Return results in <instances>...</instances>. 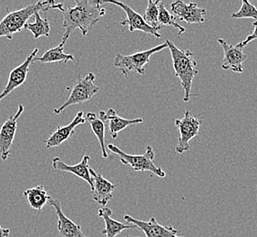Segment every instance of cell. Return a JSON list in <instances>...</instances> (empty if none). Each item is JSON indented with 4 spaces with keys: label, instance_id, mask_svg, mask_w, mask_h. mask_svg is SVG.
Wrapping results in <instances>:
<instances>
[{
    "label": "cell",
    "instance_id": "obj_1",
    "mask_svg": "<svg viewBox=\"0 0 257 237\" xmlns=\"http://www.w3.org/2000/svg\"><path fill=\"white\" fill-rule=\"evenodd\" d=\"M73 3L74 6L69 3L62 11V27L65 29L62 40H69L71 33L76 30H79L82 36L86 37L89 29L96 25L106 13L102 7L103 1L76 0Z\"/></svg>",
    "mask_w": 257,
    "mask_h": 237
},
{
    "label": "cell",
    "instance_id": "obj_2",
    "mask_svg": "<svg viewBox=\"0 0 257 237\" xmlns=\"http://www.w3.org/2000/svg\"><path fill=\"white\" fill-rule=\"evenodd\" d=\"M51 10H58L62 12L64 10V4H56L54 1H39L19 10L11 12L8 10V14L0 21V38L12 40L14 35L24 30L29 20L34 17L36 13Z\"/></svg>",
    "mask_w": 257,
    "mask_h": 237
},
{
    "label": "cell",
    "instance_id": "obj_3",
    "mask_svg": "<svg viewBox=\"0 0 257 237\" xmlns=\"http://www.w3.org/2000/svg\"><path fill=\"white\" fill-rule=\"evenodd\" d=\"M166 43L173 59L174 74L178 78L184 90L183 101L188 102L192 96L193 81L199 73L196 69L197 62L193 59L191 50H181L171 40H166Z\"/></svg>",
    "mask_w": 257,
    "mask_h": 237
},
{
    "label": "cell",
    "instance_id": "obj_4",
    "mask_svg": "<svg viewBox=\"0 0 257 237\" xmlns=\"http://www.w3.org/2000/svg\"><path fill=\"white\" fill-rule=\"evenodd\" d=\"M108 149L113 154L119 156L120 163H123L125 165H130L135 172H150L160 178H164L166 176V173L163 169L154 164L155 153L152 146H147L146 152L142 155H132L124 153L117 145L112 144L108 145Z\"/></svg>",
    "mask_w": 257,
    "mask_h": 237
},
{
    "label": "cell",
    "instance_id": "obj_5",
    "mask_svg": "<svg viewBox=\"0 0 257 237\" xmlns=\"http://www.w3.org/2000/svg\"><path fill=\"white\" fill-rule=\"evenodd\" d=\"M167 48H168V45L165 41L163 44L158 45L150 50L139 51L134 54L128 55V56L117 54L114 59V67L118 68L125 78H128V74L131 72H136L140 75H144L145 74L144 68L150 62L151 57Z\"/></svg>",
    "mask_w": 257,
    "mask_h": 237
},
{
    "label": "cell",
    "instance_id": "obj_6",
    "mask_svg": "<svg viewBox=\"0 0 257 237\" xmlns=\"http://www.w3.org/2000/svg\"><path fill=\"white\" fill-rule=\"evenodd\" d=\"M99 88L95 84V75L89 72L84 78H79L73 85L69 98L60 108L54 109L55 114H60L71 105L82 104L89 101L99 92Z\"/></svg>",
    "mask_w": 257,
    "mask_h": 237
},
{
    "label": "cell",
    "instance_id": "obj_7",
    "mask_svg": "<svg viewBox=\"0 0 257 237\" xmlns=\"http://www.w3.org/2000/svg\"><path fill=\"white\" fill-rule=\"evenodd\" d=\"M174 125L178 129L180 134L175 152L183 154L185 152H188L190 150V141L195 138L199 134L201 122L194 117L188 109H186L183 118L175 120Z\"/></svg>",
    "mask_w": 257,
    "mask_h": 237
},
{
    "label": "cell",
    "instance_id": "obj_8",
    "mask_svg": "<svg viewBox=\"0 0 257 237\" xmlns=\"http://www.w3.org/2000/svg\"><path fill=\"white\" fill-rule=\"evenodd\" d=\"M24 109V106L19 104L15 115L10 116L0 128V157L2 161H7L10 156V150L18 130V120L23 113Z\"/></svg>",
    "mask_w": 257,
    "mask_h": 237
},
{
    "label": "cell",
    "instance_id": "obj_9",
    "mask_svg": "<svg viewBox=\"0 0 257 237\" xmlns=\"http://www.w3.org/2000/svg\"><path fill=\"white\" fill-rule=\"evenodd\" d=\"M103 2L104 4L107 3V4L118 6L119 8L123 10L126 14V19L121 20L120 24L122 26H127L131 32L142 31V32H144V34L152 35L157 39H160L162 37V35L160 34L158 31H156L145 22L144 17H142V15H140L136 11H134L128 5L124 4L122 2H118V1H103Z\"/></svg>",
    "mask_w": 257,
    "mask_h": 237
},
{
    "label": "cell",
    "instance_id": "obj_10",
    "mask_svg": "<svg viewBox=\"0 0 257 237\" xmlns=\"http://www.w3.org/2000/svg\"><path fill=\"white\" fill-rule=\"evenodd\" d=\"M123 219L126 223L134 224L137 229L144 232L145 237H183L178 235V230H175L172 226H164L160 224L154 217L151 218L146 222L125 214Z\"/></svg>",
    "mask_w": 257,
    "mask_h": 237
},
{
    "label": "cell",
    "instance_id": "obj_11",
    "mask_svg": "<svg viewBox=\"0 0 257 237\" xmlns=\"http://www.w3.org/2000/svg\"><path fill=\"white\" fill-rule=\"evenodd\" d=\"M171 10L176 20L187 24H201L205 21L206 10L199 8L196 3L185 4L179 0L171 4Z\"/></svg>",
    "mask_w": 257,
    "mask_h": 237
},
{
    "label": "cell",
    "instance_id": "obj_12",
    "mask_svg": "<svg viewBox=\"0 0 257 237\" xmlns=\"http://www.w3.org/2000/svg\"><path fill=\"white\" fill-rule=\"evenodd\" d=\"M217 42L223 48V59L222 69H230L235 73H242L243 71L242 63L247 59V55L244 54L243 49L238 45L232 46L223 39H218Z\"/></svg>",
    "mask_w": 257,
    "mask_h": 237
},
{
    "label": "cell",
    "instance_id": "obj_13",
    "mask_svg": "<svg viewBox=\"0 0 257 237\" xmlns=\"http://www.w3.org/2000/svg\"><path fill=\"white\" fill-rule=\"evenodd\" d=\"M39 49L36 48L23 63L16 67L15 69L10 72L5 89L0 93V101L5 99L6 97H8L13 90H15L17 88L25 83L28 74L30 72V67L33 63V59L36 58Z\"/></svg>",
    "mask_w": 257,
    "mask_h": 237
},
{
    "label": "cell",
    "instance_id": "obj_14",
    "mask_svg": "<svg viewBox=\"0 0 257 237\" xmlns=\"http://www.w3.org/2000/svg\"><path fill=\"white\" fill-rule=\"evenodd\" d=\"M49 204L54 208L58 216V231L60 237H87L81 230V225L76 224L65 214L59 200L50 197Z\"/></svg>",
    "mask_w": 257,
    "mask_h": 237
},
{
    "label": "cell",
    "instance_id": "obj_15",
    "mask_svg": "<svg viewBox=\"0 0 257 237\" xmlns=\"http://www.w3.org/2000/svg\"><path fill=\"white\" fill-rule=\"evenodd\" d=\"M87 122L84 117L83 111H79L76 114V117L70 124L66 126H59L49 139L45 141L46 147L48 149L59 147L61 144L67 142L74 134L75 129L79 125H82Z\"/></svg>",
    "mask_w": 257,
    "mask_h": 237
},
{
    "label": "cell",
    "instance_id": "obj_16",
    "mask_svg": "<svg viewBox=\"0 0 257 237\" xmlns=\"http://www.w3.org/2000/svg\"><path fill=\"white\" fill-rule=\"evenodd\" d=\"M89 173L93 183V188L91 190L93 193L92 198L95 202L105 206L113 197V192L116 190L117 185L110 183L109 180L105 179L101 174L96 173L92 168H90Z\"/></svg>",
    "mask_w": 257,
    "mask_h": 237
},
{
    "label": "cell",
    "instance_id": "obj_17",
    "mask_svg": "<svg viewBox=\"0 0 257 237\" xmlns=\"http://www.w3.org/2000/svg\"><path fill=\"white\" fill-rule=\"evenodd\" d=\"M99 118L103 122L105 125L109 126V135L112 139H117L120 132L131 125L142 124L144 123V118H128L119 117L113 109H109L107 111L100 110L99 112Z\"/></svg>",
    "mask_w": 257,
    "mask_h": 237
},
{
    "label": "cell",
    "instance_id": "obj_18",
    "mask_svg": "<svg viewBox=\"0 0 257 237\" xmlns=\"http://www.w3.org/2000/svg\"><path fill=\"white\" fill-rule=\"evenodd\" d=\"M89 155H84L83 158L81 160L80 163L75 165H68L67 163H63L61 159L59 157H55L52 160V168L56 171H60V172H66V173H70L74 174L75 176L82 179L86 183L90 186V189L92 190L93 188V183L91 175L89 173L90 166H89Z\"/></svg>",
    "mask_w": 257,
    "mask_h": 237
},
{
    "label": "cell",
    "instance_id": "obj_19",
    "mask_svg": "<svg viewBox=\"0 0 257 237\" xmlns=\"http://www.w3.org/2000/svg\"><path fill=\"white\" fill-rule=\"evenodd\" d=\"M99 217L102 218L105 222V228L101 231L107 237H116L127 229H137L131 223H121L112 218V210L109 207L100 208L98 211Z\"/></svg>",
    "mask_w": 257,
    "mask_h": 237
},
{
    "label": "cell",
    "instance_id": "obj_20",
    "mask_svg": "<svg viewBox=\"0 0 257 237\" xmlns=\"http://www.w3.org/2000/svg\"><path fill=\"white\" fill-rule=\"evenodd\" d=\"M67 40H62L59 46L47 50L44 54L40 58H35L33 63L40 62V63H55V62H64L67 63L69 61H73L74 57L72 55L66 54L64 52L65 43Z\"/></svg>",
    "mask_w": 257,
    "mask_h": 237
},
{
    "label": "cell",
    "instance_id": "obj_21",
    "mask_svg": "<svg viewBox=\"0 0 257 237\" xmlns=\"http://www.w3.org/2000/svg\"><path fill=\"white\" fill-rule=\"evenodd\" d=\"M27 201L30 203V207L37 211H41L45 205L49 203L50 196L42 185L30 188L23 193Z\"/></svg>",
    "mask_w": 257,
    "mask_h": 237
},
{
    "label": "cell",
    "instance_id": "obj_22",
    "mask_svg": "<svg viewBox=\"0 0 257 237\" xmlns=\"http://www.w3.org/2000/svg\"><path fill=\"white\" fill-rule=\"evenodd\" d=\"M85 118L90 125L92 133L95 134V136L97 137L98 141H99L102 157L105 159L108 158L109 155H108L107 151H106L107 146L105 144V126L106 125L94 112H88Z\"/></svg>",
    "mask_w": 257,
    "mask_h": 237
},
{
    "label": "cell",
    "instance_id": "obj_23",
    "mask_svg": "<svg viewBox=\"0 0 257 237\" xmlns=\"http://www.w3.org/2000/svg\"><path fill=\"white\" fill-rule=\"evenodd\" d=\"M24 30L30 31L34 36L35 39L38 40L40 37L50 38L51 27L48 19H43L39 12L34 15V22H28L24 27Z\"/></svg>",
    "mask_w": 257,
    "mask_h": 237
},
{
    "label": "cell",
    "instance_id": "obj_24",
    "mask_svg": "<svg viewBox=\"0 0 257 237\" xmlns=\"http://www.w3.org/2000/svg\"><path fill=\"white\" fill-rule=\"evenodd\" d=\"M159 24L161 26V28L163 29L164 26H173V28H175L176 30H178V35L183 34L185 32V29L183 26L180 25L178 23V20H176V18L173 15L172 13H170L165 6L163 4V1L159 4Z\"/></svg>",
    "mask_w": 257,
    "mask_h": 237
},
{
    "label": "cell",
    "instance_id": "obj_25",
    "mask_svg": "<svg viewBox=\"0 0 257 237\" xmlns=\"http://www.w3.org/2000/svg\"><path fill=\"white\" fill-rule=\"evenodd\" d=\"M162 1L158 0V1H152L149 0L148 6L147 9L145 10L144 13V19L145 22L148 24L150 27H152L153 29L158 31V30H162L161 26L159 24V4Z\"/></svg>",
    "mask_w": 257,
    "mask_h": 237
},
{
    "label": "cell",
    "instance_id": "obj_26",
    "mask_svg": "<svg viewBox=\"0 0 257 237\" xmlns=\"http://www.w3.org/2000/svg\"><path fill=\"white\" fill-rule=\"evenodd\" d=\"M241 9L232 14V19H253L257 20V8L247 0H241Z\"/></svg>",
    "mask_w": 257,
    "mask_h": 237
},
{
    "label": "cell",
    "instance_id": "obj_27",
    "mask_svg": "<svg viewBox=\"0 0 257 237\" xmlns=\"http://www.w3.org/2000/svg\"><path fill=\"white\" fill-rule=\"evenodd\" d=\"M252 34L249 35L246 37V39L244 40H242V42H240V43H238V46L240 47V48H242L243 49L245 46H247L250 42H252V40H257V20H255V22H253L252 23Z\"/></svg>",
    "mask_w": 257,
    "mask_h": 237
},
{
    "label": "cell",
    "instance_id": "obj_28",
    "mask_svg": "<svg viewBox=\"0 0 257 237\" xmlns=\"http://www.w3.org/2000/svg\"><path fill=\"white\" fill-rule=\"evenodd\" d=\"M10 230L8 228H3L0 225V237H8L10 235Z\"/></svg>",
    "mask_w": 257,
    "mask_h": 237
},
{
    "label": "cell",
    "instance_id": "obj_29",
    "mask_svg": "<svg viewBox=\"0 0 257 237\" xmlns=\"http://www.w3.org/2000/svg\"><path fill=\"white\" fill-rule=\"evenodd\" d=\"M126 237H130V236H128V235H127V236ZM134 237H141V236H134Z\"/></svg>",
    "mask_w": 257,
    "mask_h": 237
},
{
    "label": "cell",
    "instance_id": "obj_30",
    "mask_svg": "<svg viewBox=\"0 0 257 237\" xmlns=\"http://www.w3.org/2000/svg\"><path fill=\"white\" fill-rule=\"evenodd\" d=\"M256 191H257V188H256Z\"/></svg>",
    "mask_w": 257,
    "mask_h": 237
}]
</instances>
